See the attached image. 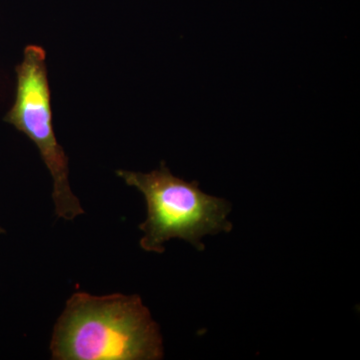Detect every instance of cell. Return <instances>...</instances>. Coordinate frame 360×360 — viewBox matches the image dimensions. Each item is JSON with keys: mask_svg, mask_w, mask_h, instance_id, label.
<instances>
[{"mask_svg": "<svg viewBox=\"0 0 360 360\" xmlns=\"http://www.w3.org/2000/svg\"><path fill=\"white\" fill-rule=\"evenodd\" d=\"M56 360H158L162 336L139 295H90L66 302L51 342Z\"/></svg>", "mask_w": 360, "mask_h": 360, "instance_id": "1", "label": "cell"}, {"mask_svg": "<svg viewBox=\"0 0 360 360\" xmlns=\"http://www.w3.org/2000/svg\"><path fill=\"white\" fill-rule=\"evenodd\" d=\"M116 174L146 198L148 217L139 229L144 233L141 248L148 252H165V243L174 238L202 250L203 236L231 231V205L201 191L198 181L174 176L165 162L148 174L117 170Z\"/></svg>", "mask_w": 360, "mask_h": 360, "instance_id": "2", "label": "cell"}, {"mask_svg": "<svg viewBox=\"0 0 360 360\" xmlns=\"http://www.w3.org/2000/svg\"><path fill=\"white\" fill-rule=\"evenodd\" d=\"M16 77L15 101L4 120L37 146L53 180L52 200L56 214L65 220H73L84 214V210L71 191L68 158L54 134L46 53L42 47H26L22 61L16 68Z\"/></svg>", "mask_w": 360, "mask_h": 360, "instance_id": "3", "label": "cell"}, {"mask_svg": "<svg viewBox=\"0 0 360 360\" xmlns=\"http://www.w3.org/2000/svg\"><path fill=\"white\" fill-rule=\"evenodd\" d=\"M6 233V231H4V229H2L1 226H0V234Z\"/></svg>", "mask_w": 360, "mask_h": 360, "instance_id": "4", "label": "cell"}]
</instances>
